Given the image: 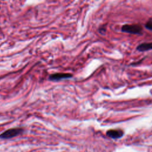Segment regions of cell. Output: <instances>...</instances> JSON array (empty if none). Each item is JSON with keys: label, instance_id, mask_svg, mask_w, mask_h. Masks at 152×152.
<instances>
[{"label": "cell", "instance_id": "6da1fadb", "mask_svg": "<svg viewBox=\"0 0 152 152\" xmlns=\"http://www.w3.org/2000/svg\"><path fill=\"white\" fill-rule=\"evenodd\" d=\"M24 129L21 127L12 128L5 130L0 134V139H10L15 137L24 132Z\"/></svg>", "mask_w": 152, "mask_h": 152}, {"label": "cell", "instance_id": "7a4b0ae2", "mask_svg": "<svg viewBox=\"0 0 152 152\" xmlns=\"http://www.w3.org/2000/svg\"><path fill=\"white\" fill-rule=\"evenodd\" d=\"M122 31L132 33L139 34L141 33L142 27L137 24H125L122 27Z\"/></svg>", "mask_w": 152, "mask_h": 152}, {"label": "cell", "instance_id": "3957f363", "mask_svg": "<svg viewBox=\"0 0 152 152\" xmlns=\"http://www.w3.org/2000/svg\"><path fill=\"white\" fill-rule=\"evenodd\" d=\"M72 77V75L70 73H66V72H58V73H54L52 74H50L49 77V80L50 81H59L62 79H66L71 78Z\"/></svg>", "mask_w": 152, "mask_h": 152}, {"label": "cell", "instance_id": "277c9868", "mask_svg": "<svg viewBox=\"0 0 152 152\" xmlns=\"http://www.w3.org/2000/svg\"><path fill=\"white\" fill-rule=\"evenodd\" d=\"M124 132L121 129H110L106 132V135L112 138H121Z\"/></svg>", "mask_w": 152, "mask_h": 152}, {"label": "cell", "instance_id": "5b68a950", "mask_svg": "<svg viewBox=\"0 0 152 152\" xmlns=\"http://www.w3.org/2000/svg\"><path fill=\"white\" fill-rule=\"evenodd\" d=\"M137 49L140 52H144L152 49V43H143L137 47Z\"/></svg>", "mask_w": 152, "mask_h": 152}, {"label": "cell", "instance_id": "8992f818", "mask_svg": "<svg viewBox=\"0 0 152 152\" xmlns=\"http://www.w3.org/2000/svg\"><path fill=\"white\" fill-rule=\"evenodd\" d=\"M145 27L146 28H147L150 30H152V18H150L148 20V21L145 24Z\"/></svg>", "mask_w": 152, "mask_h": 152}]
</instances>
